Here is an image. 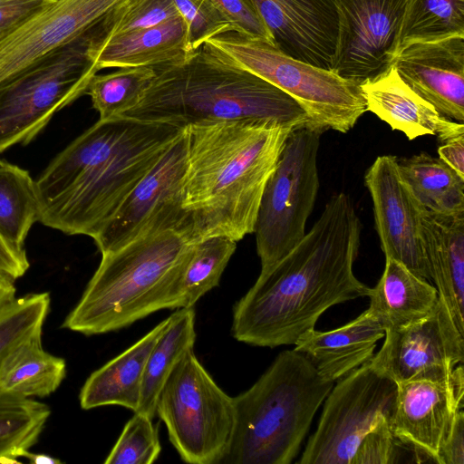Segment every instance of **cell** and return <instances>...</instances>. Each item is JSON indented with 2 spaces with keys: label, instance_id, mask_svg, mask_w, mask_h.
<instances>
[{
  "label": "cell",
  "instance_id": "6da1fadb",
  "mask_svg": "<svg viewBox=\"0 0 464 464\" xmlns=\"http://www.w3.org/2000/svg\"><path fill=\"white\" fill-rule=\"evenodd\" d=\"M362 225L351 197L339 192L300 242L235 304L231 332L239 342L274 348L295 344L331 306L368 296L353 273Z\"/></svg>",
  "mask_w": 464,
  "mask_h": 464
},
{
  "label": "cell",
  "instance_id": "7a4b0ae2",
  "mask_svg": "<svg viewBox=\"0 0 464 464\" xmlns=\"http://www.w3.org/2000/svg\"><path fill=\"white\" fill-rule=\"evenodd\" d=\"M184 129L123 116L99 120L35 180L38 221L93 238Z\"/></svg>",
  "mask_w": 464,
  "mask_h": 464
},
{
  "label": "cell",
  "instance_id": "3957f363",
  "mask_svg": "<svg viewBox=\"0 0 464 464\" xmlns=\"http://www.w3.org/2000/svg\"><path fill=\"white\" fill-rule=\"evenodd\" d=\"M188 132L181 208L196 241L255 231L266 185L295 128L272 121L194 123Z\"/></svg>",
  "mask_w": 464,
  "mask_h": 464
},
{
  "label": "cell",
  "instance_id": "277c9868",
  "mask_svg": "<svg viewBox=\"0 0 464 464\" xmlns=\"http://www.w3.org/2000/svg\"><path fill=\"white\" fill-rule=\"evenodd\" d=\"M140 102L121 116L186 127L231 120H265L298 127L310 122L287 93L206 44L187 59L153 66Z\"/></svg>",
  "mask_w": 464,
  "mask_h": 464
},
{
  "label": "cell",
  "instance_id": "5b68a950",
  "mask_svg": "<svg viewBox=\"0 0 464 464\" xmlns=\"http://www.w3.org/2000/svg\"><path fill=\"white\" fill-rule=\"evenodd\" d=\"M197 242L186 230L155 225L105 254L63 327L85 335L127 327L161 309L181 265Z\"/></svg>",
  "mask_w": 464,
  "mask_h": 464
},
{
  "label": "cell",
  "instance_id": "8992f818",
  "mask_svg": "<svg viewBox=\"0 0 464 464\" xmlns=\"http://www.w3.org/2000/svg\"><path fill=\"white\" fill-rule=\"evenodd\" d=\"M333 386L302 353L281 352L234 398V433L221 464L291 463Z\"/></svg>",
  "mask_w": 464,
  "mask_h": 464
},
{
  "label": "cell",
  "instance_id": "52a82bcc",
  "mask_svg": "<svg viewBox=\"0 0 464 464\" xmlns=\"http://www.w3.org/2000/svg\"><path fill=\"white\" fill-rule=\"evenodd\" d=\"M206 44L287 93L306 112L310 123L324 131L345 133L367 111L360 84L295 59L263 40L228 31Z\"/></svg>",
  "mask_w": 464,
  "mask_h": 464
},
{
  "label": "cell",
  "instance_id": "ba28073f",
  "mask_svg": "<svg viewBox=\"0 0 464 464\" xmlns=\"http://www.w3.org/2000/svg\"><path fill=\"white\" fill-rule=\"evenodd\" d=\"M93 27L0 86V153L32 141L56 112L86 93L99 72L91 54Z\"/></svg>",
  "mask_w": 464,
  "mask_h": 464
},
{
  "label": "cell",
  "instance_id": "9c48e42d",
  "mask_svg": "<svg viewBox=\"0 0 464 464\" xmlns=\"http://www.w3.org/2000/svg\"><path fill=\"white\" fill-rule=\"evenodd\" d=\"M169 439L190 464H221L234 433V398L188 350L166 380L156 403Z\"/></svg>",
  "mask_w": 464,
  "mask_h": 464
},
{
  "label": "cell",
  "instance_id": "30bf717a",
  "mask_svg": "<svg viewBox=\"0 0 464 464\" xmlns=\"http://www.w3.org/2000/svg\"><path fill=\"white\" fill-rule=\"evenodd\" d=\"M324 131L306 123L289 133L264 189L255 226L261 270L290 252L304 237L319 190L317 156Z\"/></svg>",
  "mask_w": 464,
  "mask_h": 464
},
{
  "label": "cell",
  "instance_id": "8fae6325",
  "mask_svg": "<svg viewBox=\"0 0 464 464\" xmlns=\"http://www.w3.org/2000/svg\"><path fill=\"white\" fill-rule=\"evenodd\" d=\"M397 383L370 362L337 381L299 464H351L362 440L382 417L392 418Z\"/></svg>",
  "mask_w": 464,
  "mask_h": 464
},
{
  "label": "cell",
  "instance_id": "7c38bea8",
  "mask_svg": "<svg viewBox=\"0 0 464 464\" xmlns=\"http://www.w3.org/2000/svg\"><path fill=\"white\" fill-rule=\"evenodd\" d=\"M188 151V132L185 127L93 237L101 254L125 246L157 224L191 229L181 208Z\"/></svg>",
  "mask_w": 464,
  "mask_h": 464
},
{
  "label": "cell",
  "instance_id": "4fadbf2b",
  "mask_svg": "<svg viewBox=\"0 0 464 464\" xmlns=\"http://www.w3.org/2000/svg\"><path fill=\"white\" fill-rule=\"evenodd\" d=\"M371 366L397 384L409 381H448L464 361V334L439 297L434 309L410 324L385 330Z\"/></svg>",
  "mask_w": 464,
  "mask_h": 464
},
{
  "label": "cell",
  "instance_id": "5bb4252c",
  "mask_svg": "<svg viewBox=\"0 0 464 464\" xmlns=\"http://www.w3.org/2000/svg\"><path fill=\"white\" fill-rule=\"evenodd\" d=\"M407 0H334L337 34L331 71L358 84L385 72L394 59Z\"/></svg>",
  "mask_w": 464,
  "mask_h": 464
},
{
  "label": "cell",
  "instance_id": "9a60e30c",
  "mask_svg": "<svg viewBox=\"0 0 464 464\" xmlns=\"http://www.w3.org/2000/svg\"><path fill=\"white\" fill-rule=\"evenodd\" d=\"M122 1H52L0 41V86L83 34Z\"/></svg>",
  "mask_w": 464,
  "mask_h": 464
},
{
  "label": "cell",
  "instance_id": "2e32d148",
  "mask_svg": "<svg viewBox=\"0 0 464 464\" xmlns=\"http://www.w3.org/2000/svg\"><path fill=\"white\" fill-rule=\"evenodd\" d=\"M372 200L375 229L385 257L399 261L418 276L430 280L421 242L425 208L401 179L398 158L375 159L364 175Z\"/></svg>",
  "mask_w": 464,
  "mask_h": 464
},
{
  "label": "cell",
  "instance_id": "e0dca14e",
  "mask_svg": "<svg viewBox=\"0 0 464 464\" xmlns=\"http://www.w3.org/2000/svg\"><path fill=\"white\" fill-rule=\"evenodd\" d=\"M397 385L391 420L394 437L414 451L417 462L438 463L455 416L464 406L462 363L448 381H409Z\"/></svg>",
  "mask_w": 464,
  "mask_h": 464
},
{
  "label": "cell",
  "instance_id": "ac0fdd59",
  "mask_svg": "<svg viewBox=\"0 0 464 464\" xmlns=\"http://www.w3.org/2000/svg\"><path fill=\"white\" fill-rule=\"evenodd\" d=\"M392 65L440 115L464 123V35L411 44Z\"/></svg>",
  "mask_w": 464,
  "mask_h": 464
},
{
  "label": "cell",
  "instance_id": "d6986e66",
  "mask_svg": "<svg viewBox=\"0 0 464 464\" xmlns=\"http://www.w3.org/2000/svg\"><path fill=\"white\" fill-rule=\"evenodd\" d=\"M276 46L302 62L331 70L337 34L334 0H250Z\"/></svg>",
  "mask_w": 464,
  "mask_h": 464
},
{
  "label": "cell",
  "instance_id": "ffe728a7",
  "mask_svg": "<svg viewBox=\"0 0 464 464\" xmlns=\"http://www.w3.org/2000/svg\"><path fill=\"white\" fill-rule=\"evenodd\" d=\"M366 111L411 140L425 135L439 142L464 134V123L443 118L417 94L392 64L385 72L360 84Z\"/></svg>",
  "mask_w": 464,
  "mask_h": 464
},
{
  "label": "cell",
  "instance_id": "44dd1931",
  "mask_svg": "<svg viewBox=\"0 0 464 464\" xmlns=\"http://www.w3.org/2000/svg\"><path fill=\"white\" fill-rule=\"evenodd\" d=\"M421 242L439 297L464 334V211L442 214L425 209Z\"/></svg>",
  "mask_w": 464,
  "mask_h": 464
},
{
  "label": "cell",
  "instance_id": "7402d4cb",
  "mask_svg": "<svg viewBox=\"0 0 464 464\" xmlns=\"http://www.w3.org/2000/svg\"><path fill=\"white\" fill-rule=\"evenodd\" d=\"M384 334L382 324L367 309L337 329L307 331L296 341L294 350L302 353L324 378L334 382L370 362L377 341Z\"/></svg>",
  "mask_w": 464,
  "mask_h": 464
},
{
  "label": "cell",
  "instance_id": "603a6c76",
  "mask_svg": "<svg viewBox=\"0 0 464 464\" xmlns=\"http://www.w3.org/2000/svg\"><path fill=\"white\" fill-rule=\"evenodd\" d=\"M192 53L187 24L181 15L115 35L98 46L91 44V54L99 71L153 67L187 59Z\"/></svg>",
  "mask_w": 464,
  "mask_h": 464
},
{
  "label": "cell",
  "instance_id": "cb8c5ba5",
  "mask_svg": "<svg viewBox=\"0 0 464 464\" xmlns=\"http://www.w3.org/2000/svg\"><path fill=\"white\" fill-rule=\"evenodd\" d=\"M170 322H160L142 338L117 355L86 380L79 395L83 410L118 405L138 411L145 366L150 351Z\"/></svg>",
  "mask_w": 464,
  "mask_h": 464
},
{
  "label": "cell",
  "instance_id": "d4e9b609",
  "mask_svg": "<svg viewBox=\"0 0 464 464\" xmlns=\"http://www.w3.org/2000/svg\"><path fill=\"white\" fill-rule=\"evenodd\" d=\"M369 310L384 329L398 328L427 316L436 306L435 286L397 260L385 257V267L371 288Z\"/></svg>",
  "mask_w": 464,
  "mask_h": 464
},
{
  "label": "cell",
  "instance_id": "484cf974",
  "mask_svg": "<svg viewBox=\"0 0 464 464\" xmlns=\"http://www.w3.org/2000/svg\"><path fill=\"white\" fill-rule=\"evenodd\" d=\"M38 332L15 345L0 363V390L20 397H45L66 375V362L46 352Z\"/></svg>",
  "mask_w": 464,
  "mask_h": 464
},
{
  "label": "cell",
  "instance_id": "4316f807",
  "mask_svg": "<svg viewBox=\"0 0 464 464\" xmlns=\"http://www.w3.org/2000/svg\"><path fill=\"white\" fill-rule=\"evenodd\" d=\"M398 168L425 209L442 214L464 211V179L439 157L420 152L398 159Z\"/></svg>",
  "mask_w": 464,
  "mask_h": 464
},
{
  "label": "cell",
  "instance_id": "83f0119b",
  "mask_svg": "<svg viewBox=\"0 0 464 464\" xmlns=\"http://www.w3.org/2000/svg\"><path fill=\"white\" fill-rule=\"evenodd\" d=\"M237 241L225 237H206L193 244L184 259L170 295V309L190 308L218 285L237 249Z\"/></svg>",
  "mask_w": 464,
  "mask_h": 464
},
{
  "label": "cell",
  "instance_id": "f1b7e54d",
  "mask_svg": "<svg viewBox=\"0 0 464 464\" xmlns=\"http://www.w3.org/2000/svg\"><path fill=\"white\" fill-rule=\"evenodd\" d=\"M196 314L193 307L180 308L152 347L146 362L138 412L153 419L158 396L173 368L194 347Z\"/></svg>",
  "mask_w": 464,
  "mask_h": 464
},
{
  "label": "cell",
  "instance_id": "f546056e",
  "mask_svg": "<svg viewBox=\"0 0 464 464\" xmlns=\"http://www.w3.org/2000/svg\"><path fill=\"white\" fill-rule=\"evenodd\" d=\"M39 213L35 180L27 170L0 159V236L25 251V238Z\"/></svg>",
  "mask_w": 464,
  "mask_h": 464
},
{
  "label": "cell",
  "instance_id": "4dcf8cb0",
  "mask_svg": "<svg viewBox=\"0 0 464 464\" xmlns=\"http://www.w3.org/2000/svg\"><path fill=\"white\" fill-rule=\"evenodd\" d=\"M464 35V0H407L394 58L407 45Z\"/></svg>",
  "mask_w": 464,
  "mask_h": 464
},
{
  "label": "cell",
  "instance_id": "1f68e13d",
  "mask_svg": "<svg viewBox=\"0 0 464 464\" xmlns=\"http://www.w3.org/2000/svg\"><path fill=\"white\" fill-rule=\"evenodd\" d=\"M50 414L45 403L0 390V457H24L37 442Z\"/></svg>",
  "mask_w": 464,
  "mask_h": 464
},
{
  "label": "cell",
  "instance_id": "d6a6232c",
  "mask_svg": "<svg viewBox=\"0 0 464 464\" xmlns=\"http://www.w3.org/2000/svg\"><path fill=\"white\" fill-rule=\"evenodd\" d=\"M155 72L150 66L119 68L107 74H95L86 90L99 120L121 116L136 106L150 87Z\"/></svg>",
  "mask_w": 464,
  "mask_h": 464
},
{
  "label": "cell",
  "instance_id": "836d02e7",
  "mask_svg": "<svg viewBox=\"0 0 464 464\" xmlns=\"http://www.w3.org/2000/svg\"><path fill=\"white\" fill-rule=\"evenodd\" d=\"M179 15L173 0H123L94 25L92 45L98 46L115 35Z\"/></svg>",
  "mask_w": 464,
  "mask_h": 464
},
{
  "label": "cell",
  "instance_id": "e575fe53",
  "mask_svg": "<svg viewBox=\"0 0 464 464\" xmlns=\"http://www.w3.org/2000/svg\"><path fill=\"white\" fill-rule=\"evenodd\" d=\"M50 301L48 293L28 294L0 308V363L15 345L43 331Z\"/></svg>",
  "mask_w": 464,
  "mask_h": 464
},
{
  "label": "cell",
  "instance_id": "d590c367",
  "mask_svg": "<svg viewBox=\"0 0 464 464\" xmlns=\"http://www.w3.org/2000/svg\"><path fill=\"white\" fill-rule=\"evenodd\" d=\"M161 451L158 429L148 415L135 411L125 424L106 464H151Z\"/></svg>",
  "mask_w": 464,
  "mask_h": 464
},
{
  "label": "cell",
  "instance_id": "8d00e7d4",
  "mask_svg": "<svg viewBox=\"0 0 464 464\" xmlns=\"http://www.w3.org/2000/svg\"><path fill=\"white\" fill-rule=\"evenodd\" d=\"M188 28V45L195 53L209 39L233 31L227 18L211 0H173Z\"/></svg>",
  "mask_w": 464,
  "mask_h": 464
},
{
  "label": "cell",
  "instance_id": "74e56055",
  "mask_svg": "<svg viewBox=\"0 0 464 464\" xmlns=\"http://www.w3.org/2000/svg\"><path fill=\"white\" fill-rule=\"evenodd\" d=\"M391 420L392 418L382 417L364 436L351 464H392L398 461L401 444L392 433Z\"/></svg>",
  "mask_w": 464,
  "mask_h": 464
},
{
  "label": "cell",
  "instance_id": "f35d334b",
  "mask_svg": "<svg viewBox=\"0 0 464 464\" xmlns=\"http://www.w3.org/2000/svg\"><path fill=\"white\" fill-rule=\"evenodd\" d=\"M230 22L233 31L276 46L267 26L250 0H211Z\"/></svg>",
  "mask_w": 464,
  "mask_h": 464
},
{
  "label": "cell",
  "instance_id": "ab89813d",
  "mask_svg": "<svg viewBox=\"0 0 464 464\" xmlns=\"http://www.w3.org/2000/svg\"><path fill=\"white\" fill-rule=\"evenodd\" d=\"M53 0H0V41Z\"/></svg>",
  "mask_w": 464,
  "mask_h": 464
},
{
  "label": "cell",
  "instance_id": "60d3db41",
  "mask_svg": "<svg viewBox=\"0 0 464 464\" xmlns=\"http://www.w3.org/2000/svg\"><path fill=\"white\" fill-rule=\"evenodd\" d=\"M438 464H464V411L460 409L445 440L438 458Z\"/></svg>",
  "mask_w": 464,
  "mask_h": 464
},
{
  "label": "cell",
  "instance_id": "b9f144b4",
  "mask_svg": "<svg viewBox=\"0 0 464 464\" xmlns=\"http://www.w3.org/2000/svg\"><path fill=\"white\" fill-rule=\"evenodd\" d=\"M29 266L26 252L15 249L0 236V272L16 280Z\"/></svg>",
  "mask_w": 464,
  "mask_h": 464
},
{
  "label": "cell",
  "instance_id": "7bdbcfd3",
  "mask_svg": "<svg viewBox=\"0 0 464 464\" xmlns=\"http://www.w3.org/2000/svg\"><path fill=\"white\" fill-rule=\"evenodd\" d=\"M439 158L464 179V134L440 142Z\"/></svg>",
  "mask_w": 464,
  "mask_h": 464
},
{
  "label": "cell",
  "instance_id": "ee69618b",
  "mask_svg": "<svg viewBox=\"0 0 464 464\" xmlns=\"http://www.w3.org/2000/svg\"><path fill=\"white\" fill-rule=\"evenodd\" d=\"M15 280L0 272V308L15 297Z\"/></svg>",
  "mask_w": 464,
  "mask_h": 464
},
{
  "label": "cell",
  "instance_id": "f6af8a7d",
  "mask_svg": "<svg viewBox=\"0 0 464 464\" xmlns=\"http://www.w3.org/2000/svg\"><path fill=\"white\" fill-rule=\"evenodd\" d=\"M24 458H26L34 464H61L62 461L56 458H53L46 454L32 453L29 450L24 454Z\"/></svg>",
  "mask_w": 464,
  "mask_h": 464
},
{
  "label": "cell",
  "instance_id": "bcb514c9",
  "mask_svg": "<svg viewBox=\"0 0 464 464\" xmlns=\"http://www.w3.org/2000/svg\"><path fill=\"white\" fill-rule=\"evenodd\" d=\"M18 462L19 461H17V460H13V459H10L0 457V463L1 464H14V463H18Z\"/></svg>",
  "mask_w": 464,
  "mask_h": 464
}]
</instances>
